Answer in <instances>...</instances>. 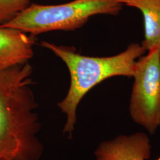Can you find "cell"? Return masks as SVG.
<instances>
[{"label": "cell", "instance_id": "cell-8", "mask_svg": "<svg viewBox=\"0 0 160 160\" xmlns=\"http://www.w3.org/2000/svg\"><path fill=\"white\" fill-rule=\"evenodd\" d=\"M156 160H160V157L158 158V159H157Z\"/></svg>", "mask_w": 160, "mask_h": 160}, {"label": "cell", "instance_id": "cell-2", "mask_svg": "<svg viewBox=\"0 0 160 160\" xmlns=\"http://www.w3.org/2000/svg\"><path fill=\"white\" fill-rule=\"evenodd\" d=\"M41 45L60 58L70 73L71 84L67 95L58 104L67 116L63 132L68 133L70 136L74 129L77 106L86 94L94 86L110 77H132L138 59L146 52L141 44L132 43L116 55L92 57L77 53L73 48L57 46L47 42H43Z\"/></svg>", "mask_w": 160, "mask_h": 160}, {"label": "cell", "instance_id": "cell-1", "mask_svg": "<svg viewBox=\"0 0 160 160\" xmlns=\"http://www.w3.org/2000/svg\"><path fill=\"white\" fill-rule=\"evenodd\" d=\"M32 74L28 62L0 66V160H38L42 154Z\"/></svg>", "mask_w": 160, "mask_h": 160}, {"label": "cell", "instance_id": "cell-5", "mask_svg": "<svg viewBox=\"0 0 160 160\" xmlns=\"http://www.w3.org/2000/svg\"><path fill=\"white\" fill-rule=\"evenodd\" d=\"M34 37L18 29L0 26V66L27 62L33 55Z\"/></svg>", "mask_w": 160, "mask_h": 160}, {"label": "cell", "instance_id": "cell-4", "mask_svg": "<svg viewBox=\"0 0 160 160\" xmlns=\"http://www.w3.org/2000/svg\"><path fill=\"white\" fill-rule=\"evenodd\" d=\"M132 77V119L154 133L160 126V46L138 59Z\"/></svg>", "mask_w": 160, "mask_h": 160}, {"label": "cell", "instance_id": "cell-3", "mask_svg": "<svg viewBox=\"0 0 160 160\" xmlns=\"http://www.w3.org/2000/svg\"><path fill=\"white\" fill-rule=\"evenodd\" d=\"M119 0H73L58 5L32 4L10 22L0 25L36 36L53 30H75L97 14L117 15Z\"/></svg>", "mask_w": 160, "mask_h": 160}, {"label": "cell", "instance_id": "cell-7", "mask_svg": "<svg viewBox=\"0 0 160 160\" xmlns=\"http://www.w3.org/2000/svg\"><path fill=\"white\" fill-rule=\"evenodd\" d=\"M31 0H0V25L12 20L26 10Z\"/></svg>", "mask_w": 160, "mask_h": 160}, {"label": "cell", "instance_id": "cell-6", "mask_svg": "<svg viewBox=\"0 0 160 160\" xmlns=\"http://www.w3.org/2000/svg\"><path fill=\"white\" fill-rule=\"evenodd\" d=\"M123 5L135 7L142 12L144 40L141 45L146 51L160 46V0H119Z\"/></svg>", "mask_w": 160, "mask_h": 160}]
</instances>
